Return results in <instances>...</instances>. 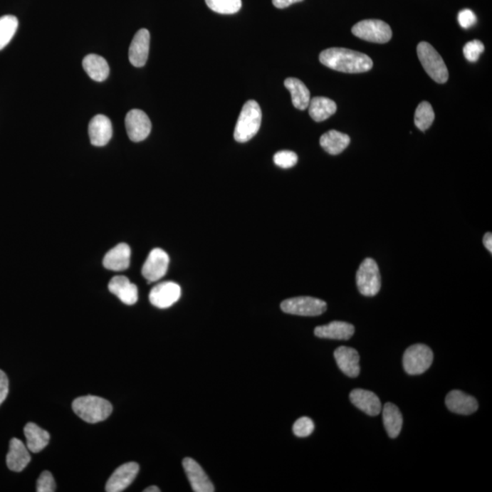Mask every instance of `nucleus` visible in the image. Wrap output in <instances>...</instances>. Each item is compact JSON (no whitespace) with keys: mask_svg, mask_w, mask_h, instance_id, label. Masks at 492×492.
<instances>
[{"mask_svg":"<svg viewBox=\"0 0 492 492\" xmlns=\"http://www.w3.org/2000/svg\"><path fill=\"white\" fill-rule=\"evenodd\" d=\"M161 490L158 487L151 486L145 488V492H159Z\"/></svg>","mask_w":492,"mask_h":492,"instance_id":"40","label":"nucleus"},{"mask_svg":"<svg viewBox=\"0 0 492 492\" xmlns=\"http://www.w3.org/2000/svg\"><path fill=\"white\" fill-rule=\"evenodd\" d=\"M262 123V110L256 100L244 104L238 118L234 137L237 142H249L256 135Z\"/></svg>","mask_w":492,"mask_h":492,"instance_id":"3","label":"nucleus"},{"mask_svg":"<svg viewBox=\"0 0 492 492\" xmlns=\"http://www.w3.org/2000/svg\"><path fill=\"white\" fill-rule=\"evenodd\" d=\"M418 57L429 76L436 83L443 84L449 80L447 66L441 55L428 42H420L417 48Z\"/></svg>","mask_w":492,"mask_h":492,"instance_id":"4","label":"nucleus"},{"mask_svg":"<svg viewBox=\"0 0 492 492\" xmlns=\"http://www.w3.org/2000/svg\"><path fill=\"white\" fill-rule=\"evenodd\" d=\"M83 66L90 79L103 83L109 76L110 67L105 58L96 54H90L84 58Z\"/></svg>","mask_w":492,"mask_h":492,"instance_id":"26","label":"nucleus"},{"mask_svg":"<svg viewBox=\"0 0 492 492\" xmlns=\"http://www.w3.org/2000/svg\"><path fill=\"white\" fill-rule=\"evenodd\" d=\"M357 286L360 294L375 296L381 288L379 266L372 258L365 259L357 273Z\"/></svg>","mask_w":492,"mask_h":492,"instance_id":"8","label":"nucleus"},{"mask_svg":"<svg viewBox=\"0 0 492 492\" xmlns=\"http://www.w3.org/2000/svg\"><path fill=\"white\" fill-rule=\"evenodd\" d=\"M285 86L290 91L292 103L296 109L304 110L310 103V91L304 83L295 78H288L285 80Z\"/></svg>","mask_w":492,"mask_h":492,"instance_id":"28","label":"nucleus"},{"mask_svg":"<svg viewBox=\"0 0 492 492\" xmlns=\"http://www.w3.org/2000/svg\"><path fill=\"white\" fill-rule=\"evenodd\" d=\"M434 355L428 345L416 344L407 348L403 356V367L412 376L426 372L431 366Z\"/></svg>","mask_w":492,"mask_h":492,"instance_id":"5","label":"nucleus"},{"mask_svg":"<svg viewBox=\"0 0 492 492\" xmlns=\"http://www.w3.org/2000/svg\"><path fill=\"white\" fill-rule=\"evenodd\" d=\"M319 61L325 67L345 73H363L373 68V61L367 55L344 48L322 51Z\"/></svg>","mask_w":492,"mask_h":492,"instance_id":"1","label":"nucleus"},{"mask_svg":"<svg viewBox=\"0 0 492 492\" xmlns=\"http://www.w3.org/2000/svg\"><path fill=\"white\" fill-rule=\"evenodd\" d=\"M483 244L485 247L492 253V234L491 233H487L485 234L483 238Z\"/></svg>","mask_w":492,"mask_h":492,"instance_id":"39","label":"nucleus"},{"mask_svg":"<svg viewBox=\"0 0 492 492\" xmlns=\"http://www.w3.org/2000/svg\"><path fill=\"white\" fill-rule=\"evenodd\" d=\"M9 389V383L8 377L5 372L0 370V406L5 402L6 397H8Z\"/></svg>","mask_w":492,"mask_h":492,"instance_id":"37","label":"nucleus"},{"mask_svg":"<svg viewBox=\"0 0 492 492\" xmlns=\"http://www.w3.org/2000/svg\"><path fill=\"white\" fill-rule=\"evenodd\" d=\"M354 333V325L342 321H333L315 329V335L318 337L328 340H348L353 337Z\"/></svg>","mask_w":492,"mask_h":492,"instance_id":"22","label":"nucleus"},{"mask_svg":"<svg viewBox=\"0 0 492 492\" xmlns=\"http://www.w3.org/2000/svg\"><path fill=\"white\" fill-rule=\"evenodd\" d=\"M483 51L484 45L481 41L478 40L468 42V43L464 46V56L470 63H476V61H478L481 55L483 53Z\"/></svg>","mask_w":492,"mask_h":492,"instance_id":"34","label":"nucleus"},{"mask_svg":"<svg viewBox=\"0 0 492 492\" xmlns=\"http://www.w3.org/2000/svg\"><path fill=\"white\" fill-rule=\"evenodd\" d=\"M182 290L180 286L174 282L158 283L151 290L150 302L156 308L165 309L171 308L180 299Z\"/></svg>","mask_w":492,"mask_h":492,"instance_id":"11","label":"nucleus"},{"mask_svg":"<svg viewBox=\"0 0 492 492\" xmlns=\"http://www.w3.org/2000/svg\"><path fill=\"white\" fill-rule=\"evenodd\" d=\"M434 119L435 113L432 106L428 102L420 103L417 108L415 119H414L417 128H419L422 132H425L432 125Z\"/></svg>","mask_w":492,"mask_h":492,"instance_id":"30","label":"nucleus"},{"mask_svg":"<svg viewBox=\"0 0 492 492\" xmlns=\"http://www.w3.org/2000/svg\"><path fill=\"white\" fill-rule=\"evenodd\" d=\"M334 357L340 370L347 377L355 379L360 376V354L352 347H340L335 350Z\"/></svg>","mask_w":492,"mask_h":492,"instance_id":"15","label":"nucleus"},{"mask_svg":"<svg viewBox=\"0 0 492 492\" xmlns=\"http://www.w3.org/2000/svg\"><path fill=\"white\" fill-rule=\"evenodd\" d=\"M309 115L317 122H324L337 112V104L328 98L315 97L309 103Z\"/></svg>","mask_w":492,"mask_h":492,"instance_id":"25","label":"nucleus"},{"mask_svg":"<svg viewBox=\"0 0 492 492\" xmlns=\"http://www.w3.org/2000/svg\"><path fill=\"white\" fill-rule=\"evenodd\" d=\"M185 473H187L192 488L195 492H214V486L208 478L203 468L198 462L191 458H185L182 461Z\"/></svg>","mask_w":492,"mask_h":492,"instance_id":"13","label":"nucleus"},{"mask_svg":"<svg viewBox=\"0 0 492 492\" xmlns=\"http://www.w3.org/2000/svg\"><path fill=\"white\" fill-rule=\"evenodd\" d=\"M27 446L21 439H12L9 442V451L6 455V465L9 470L14 472H21L31 462V455H29Z\"/></svg>","mask_w":492,"mask_h":492,"instance_id":"20","label":"nucleus"},{"mask_svg":"<svg viewBox=\"0 0 492 492\" xmlns=\"http://www.w3.org/2000/svg\"><path fill=\"white\" fill-rule=\"evenodd\" d=\"M18 27L19 21L15 16L6 15L0 18V51L11 42Z\"/></svg>","mask_w":492,"mask_h":492,"instance_id":"29","label":"nucleus"},{"mask_svg":"<svg viewBox=\"0 0 492 492\" xmlns=\"http://www.w3.org/2000/svg\"><path fill=\"white\" fill-rule=\"evenodd\" d=\"M56 491L53 476L50 471H43L37 482L38 492H54Z\"/></svg>","mask_w":492,"mask_h":492,"instance_id":"35","label":"nucleus"},{"mask_svg":"<svg viewBox=\"0 0 492 492\" xmlns=\"http://www.w3.org/2000/svg\"><path fill=\"white\" fill-rule=\"evenodd\" d=\"M139 470V465L136 462H128V464L120 466L108 481L105 487L106 491L120 492L125 491L135 480Z\"/></svg>","mask_w":492,"mask_h":492,"instance_id":"12","label":"nucleus"},{"mask_svg":"<svg viewBox=\"0 0 492 492\" xmlns=\"http://www.w3.org/2000/svg\"><path fill=\"white\" fill-rule=\"evenodd\" d=\"M125 127L130 141L140 142L145 141L151 133L152 122L142 110H132L127 113Z\"/></svg>","mask_w":492,"mask_h":492,"instance_id":"9","label":"nucleus"},{"mask_svg":"<svg viewBox=\"0 0 492 492\" xmlns=\"http://www.w3.org/2000/svg\"><path fill=\"white\" fill-rule=\"evenodd\" d=\"M327 308V303L310 296L286 299L281 304L283 312L302 317H318L325 313Z\"/></svg>","mask_w":492,"mask_h":492,"instance_id":"7","label":"nucleus"},{"mask_svg":"<svg viewBox=\"0 0 492 492\" xmlns=\"http://www.w3.org/2000/svg\"><path fill=\"white\" fill-rule=\"evenodd\" d=\"M170 257L164 250L155 248L149 253L145 265L142 266V273L149 283L158 281L164 278L168 271Z\"/></svg>","mask_w":492,"mask_h":492,"instance_id":"10","label":"nucleus"},{"mask_svg":"<svg viewBox=\"0 0 492 492\" xmlns=\"http://www.w3.org/2000/svg\"><path fill=\"white\" fill-rule=\"evenodd\" d=\"M112 125L110 119L104 115H96L90 120L89 136L91 145L103 147L109 143L112 137Z\"/></svg>","mask_w":492,"mask_h":492,"instance_id":"16","label":"nucleus"},{"mask_svg":"<svg viewBox=\"0 0 492 492\" xmlns=\"http://www.w3.org/2000/svg\"><path fill=\"white\" fill-rule=\"evenodd\" d=\"M350 143V136L335 130H329L320 138L321 147L331 155H340L347 148Z\"/></svg>","mask_w":492,"mask_h":492,"instance_id":"23","label":"nucleus"},{"mask_svg":"<svg viewBox=\"0 0 492 492\" xmlns=\"http://www.w3.org/2000/svg\"><path fill=\"white\" fill-rule=\"evenodd\" d=\"M350 399L355 407L368 416L376 417L382 410L379 397L371 391L360 389L352 390Z\"/></svg>","mask_w":492,"mask_h":492,"instance_id":"18","label":"nucleus"},{"mask_svg":"<svg viewBox=\"0 0 492 492\" xmlns=\"http://www.w3.org/2000/svg\"><path fill=\"white\" fill-rule=\"evenodd\" d=\"M445 403L451 412L459 415H471L478 409L477 400L461 390L451 391L446 397Z\"/></svg>","mask_w":492,"mask_h":492,"instance_id":"17","label":"nucleus"},{"mask_svg":"<svg viewBox=\"0 0 492 492\" xmlns=\"http://www.w3.org/2000/svg\"><path fill=\"white\" fill-rule=\"evenodd\" d=\"M108 288L123 304L132 305L138 301V288L126 276H114Z\"/></svg>","mask_w":492,"mask_h":492,"instance_id":"19","label":"nucleus"},{"mask_svg":"<svg viewBox=\"0 0 492 492\" xmlns=\"http://www.w3.org/2000/svg\"><path fill=\"white\" fill-rule=\"evenodd\" d=\"M130 253L132 251L128 244H119L104 256L103 266L110 271H125L130 266Z\"/></svg>","mask_w":492,"mask_h":492,"instance_id":"21","label":"nucleus"},{"mask_svg":"<svg viewBox=\"0 0 492 492\" xmlns=\"http://www.w3.org/2000/svg\"><path fill=\"white\" fill-rule=\"evenodd\" d=\"M352 33L361 40L380 44L387 43L392 38L389 25L380 19H366L357 23L352 28Z\"/></svg>","mask_w":492,"mask_h":492,"instance_id":"6","label":"nucleus"},{"mask_svg":"<svg viewBox=\"0 0 492 492\" xmlns=\"http://www.w3.org/2000/svg\"><path fill=\"white\" fill-rule=\"evenodd\" d=\"M303 0H273V4L278 9H286L295 3L302 2Z\"/></svg>","mask_w":492,"mask_h":492,"instance_id":"38","label":"nucleus"},{"mask_svg":"<svg viewBox=\"0 0 492 492\" xmlns=\"http://www.w3.org/2000/svg\"><path fill=\"white\" fill-rule=\"evenodd\" d=\"M24 435L27 439V448L33 453L41 452L50 442V434L35 423L29 422L24 428Z\"/></svg>","mask_w":492,"mask_h":492,"instance_id":"24","label":"nucleus"},{"mask_svg":"<svg viewBox=\"0 0 492 492\" xmlns=\"http://www.w3.org/2000/svg\"><path fill=\"white\" fill-rule=\"evenodd\" d=\"M208 8L219 14H236L242 8V0H205Z\"/></svg>","mask_w":492,"mask_h":492,"instance_id":"31","label":"nucleus"},{"mask_svg":"<svg viewBox=\"0 0 492 492\" xmlns=\"http://www.w3.org/2000/svg\"><path fill=\"white\" fill-rule=\"evenodd\" d=\"M298 157L296 153L291 151H281L276 153L273 156V162L278 167L283 169H289L294 167L298 164Z\"/></svg>","mask_w":492,"mask_h":492,"instance_id":"32","label":"nucleus"},{"mask_svg":"<svg viewBox=\"0 0 492 492\" xmlns=\"http://www.w3.org/2000/svg\"><path fill=\"white\" fill-rule=\"evenodd\" d=\"M150 32L147 29L142 28L133 38L130 46V63L136 68H142L147 63L150 51Z\"/></svg>","mask_w":492,"mask_h":492,"instance_id":"14","label":"nucleus"},{"mask_svg":"<svg viewBox=\"0 0 492 492\" xmlns=\"http://www.w3.org/2000/svg\"><path fill=\"white\" fill-rule=\"evenodd\" d=\"M73 409L84 422L95 424L109 418L112 412V406L103 397L84 396L74 400Z\"/></svg>","mask_w":492,"mask_h":492,"instance_id":"2","label":"nucleus"},{"mask_svg":"<svg viewBox=\"0 0 492 492\" xmlns=\"http://www.w3.org/2000/svg\"><path fill=\"white\" fill-rule=\"evenodd\" d=\"M314 429V422L308 417H303V418L296 420L294 426H293V432L299 438H306V436H310Z\"/></svg>","mask_w":492,"mask_h":492,"instance_id":"33","label":"nucleus"},{"mask_svg":"<svg viewBox=\"0 0 492 492\" xmlns=\"http://www.w3.org/2000/svg\"><path fill=\"white\" fill-rule=\"evenodd\" d=\"M458 21L462 28H470L476 24L477 18H476V15L471 9H464V11L459 13Z\"/></svg>","mask_w":492,"mask_h":492,"instance_id":"36","label":"nucleus"},{"mask_svg":"<svg viewBox=\"0 0 492 492\" xmlns=\"http://www.w3.org/2000/svg\"><path fill=\"white\" fill-rule=\"evenodd\" d=\"M383 422L387 435L396 439L400 434L403 425L402 414L393 403H386L383 407Z\"/></svg>","mask_w":492,"mask_h":492,"instance_id":"27","label":"nucleus"}]
</instances>
